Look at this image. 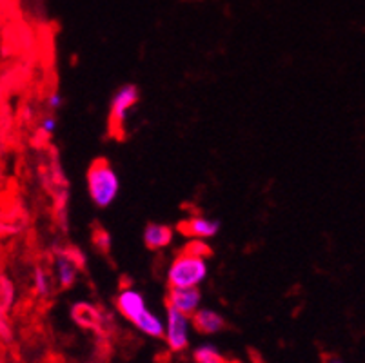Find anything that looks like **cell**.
<instances>
[{"label": "cell", "mask_w": 365, "mask_h": 363, "mask_svg": "<svg viewBox=\"0 0 365 363\" xmlns=\"http://www.w3.org/2000/svg\"><path fill=\"white\" fill-rule=\"evenodd\" d=\"M193 319L191 316L184 315L178 309H165V342L173 352H182L187 349L189 338H191Z\"/></svg>", "instance_id": "cell-4"}, {"label": "cell", "mask_w": 365, "mask_h": 363, "mask_svg": "<svg viewBox=\"0 0 365 363\" xmlns=\"http://www.w3.org/2000/svg\"><path fill=\"white\" fill-rule=\"evenodd\" d=\"M165 305L193 316L200 309V291L197 287H169Z\"/></svg>", "instance_id": "cell-5"}, {"label": "cell", "mask_w": 365, "mask_h": 363, "mask_svg": "<svg viewBox=\"0 0 365 363\" xmlns=\"http://www.w3.org/2000/svg\"><path fill=\"white\" fill-rule=\"evenodd\" d=\"M71 316L76 324L84 329H101L102 325V315L95 305L91 304H76L73 305Z\"/></svg>", "instance_id": "cell-11"}, {"label": "cell", "mask_w": 365, "mask_h": 363, "mask_svg": "<svg viewBox=\"0 0 365 363\" xmlns=\"http://www.w3.org/2000/svg\"><path fill=\"white\" fill-rule=\"evenodd\" d=\"M207 275V264L204 256L184 251L173 260L169 269V287H197Z\"/></svg>", "instance_id": "cell-2"}, {"label": "cell", "mask_w": 365, "mask_h": 363, "mask_svg": "<svg viewBox=\"0 0 365 363\" xmlns=\"http://www.w3.org/2000/svg\"><path fill=\"white\" fill-rule=\"evenodd\" d=\"M93 244H95V247H97L98 251L104 252V255H108L109 249H111V240H109V235L102 227H97L95 229V232H93Z\"/></svg>", "instance_id": "cell-15"}, {"label": "cell", "mask_w": 365, "mask_h": 363, "mask_svg": "<svg viewBox=\"0 0 365 363\" xmlns=\"http://www.w3.org/2000/svg\"><path fill=\"white\" fill-rule=\"evenodd\" d=\"M88 189L91 200L98 208H108L115 202L120 189V182L106 158H97L88 169Z\"/></svg>", "instance_id": "cell-1"}, {"label": "cell", "mask_w": 365, "mask_h": 363, "mask_svg": "<svg viewBox=\"0 0 365 363\" xmlns=\"http://www.w3.org/2000/svg\"><path fill=\"white\" fill-rule=\"evenodd\" d=\"M55 128H56L55 116H46V118L41 122V133L44 136H51L53 133H55Z\"/></svg>", "instance_id": "cell-17"}, {"label": "cell", "mask_w": 365, "mask_h": 363, "mask_svg": "<svg viewBox=\"0 0 365 363\" xmlns=\"http://www.w3.org/2000/svg\"><path fill=\"white\" fill-rule=\"evenodd\" d=\"M117 309L120 311V315L124 318H128L129 322L137 318L140 312H144L145 309V300L144 296L140 295L135 289H122L120 295L117 296Z\"/></svg>", "instance_id": "cell-8"}, {"label": "cell", "mask_w": 365, "mask_h": 363, "mask_svg": "<svg viewBox=\"0 0 365 363\" xmlns=\"http://www.w3.org/2000/svg\"><path fill=\"white\" fill-rule=\"evenodd\" d=\"M193 358L197 363H229L222 356V352L217 347H213V345H200V347H197L193 352Z\"/></svg>", "instance_id": "cell-13"}, {"label": "cell", "mask_w": 365, "mask_h": 363, "mask_svg": "<svg viewBox=\"0 0 365 363\" xmlns=\"http://www.w3.org/2000/svg\"><path fill=\"white\" fill-rule=\"evenodd\" d=\"M140 95L138 89L133 84H125L115 93L111 100V109H109V135L113 138L122 140L125 135V116L128 111L137 104Z\"/></svg>", "instance_id": "cell-3"}, {"label": "cell", "mask_w": 365, "mask_h": 363, "mask_svg": "<svg viewBox=\"0 0 365 363\" xmlns=\"http://www.w3.org/2000/svg\"><path fill=\"white\" fill-rule=\"evenodd\" d=\"M177 229L185 238H211L220 231V222L204 218V216H191L178 222Z\"/></svg>", "instance_id": "cell-6"}, {"label": "cell", "mask_w": 365, "mask_h": 363, "mask_svg": "<svg viewBox=\"0 0 365 363\" xmlns=\"http://www.w3.org/2000/svg\"><path fill=\"white\" fill-rule=\"evenodd\" d=\"M327 363H341V359L336 356H331V358H327Z\"/></svg>", "instance_id": "cell-19"}, {"label": "cell", "mask_w": 365, "mask_h": 363, "mask_svg": "<svg viewBox=\"0 0 365 363\" xmlns=\"http://www.w3.org/2000/svg\"><path fill=\"white\" fill-rule=\"evenodd\" d=\"M62 106V96L58 93L49 96V109H58Z\"/></svg>", "instance_id": "cell-18"}, {"label": "cell", "mask_w": 365, "mask_h": 363, "mask_svg": "<svg viewBox=\"0 0 365 363\" xmlns=\"http://www.w3.org/2000/svg\"><path fill=\"white\" fill-rule=\"evenodd\" d=\"M76 255H78V252L71 255V251H61L56 255V282L61 284V287H71L73 282H75L76 272H78V269H81L82 265V260Z\"/></svg>", "instance_id": "cell-7"}, {"label": "cell", "mask_w": 365, "mask_h": 363, "mask_svg": "<svg viewBox=\"0 0 365 363\" xmlns=\"http://www.w3.org/2000/svg\"><path fill=\"white\" fill-rule=\"evenodd\" d=\"M138 331H142L144 334L151 336V338H164L165 334V322H162L155 312H151L149 309H145L144 312L137 316V318L131 322Z\"/></svg>", "instance_id": "cell-10"}, {"label": "cell", "mask_w": 365, "mask_h": 363, "mask_svg": "<svg viewBox=\"0 0 365 363\" xmlns=\"http://www.w3.org/2000/svg\"><path fill=\"white\" fill-rule=\"evenodd\" d=\"M0 296H2V312L8 311L9 305L13 304V296H15V287L6 276H2V284H0Z\"/></svg>", "instance_id": "cell-14"}, {"label": "cell", "mask_w": 365, "mask_h": 363, "mask_svg": "<svg viewBox=\"0 0 365 363\" xmlns=\"http://www.w3.org/2000/svg\"><path fill=\"white\" fill-rule=\"evenodd\" d=\"M35 287L36 292L41 296H46L49 292V278L46 275L44 267H36L35 269Z\"/></svg>", "instance_id": "cell-16"}, {"label": "cell", "mask_w": 365, "mask_h": 363, "mask_svg": "<svg viewBox=\"0 0 365 363\" xmlns=\"http://www.w3.org/2000/svg\"><path fill=\"white\" fill-rule=\"evenodd\" d=\"M173 240V229L162 224H149L144 231V244L148 245L151 251H158V249L165 247L171 244Z\"/></svg>", "instance_id": "cell-12"}, {"label": "cell", "mask_w": 365, "mask_h": 363, "mask_svg": "<svg viewBox=\"0 0 365 363\" xmlns=\"http://www.w3.org/2000/svg\"><path fill=\"white\" fill-rule=\"evenodd\" d=\"M191 319H193V329L200 334H217L225 329V319L211 309H198Z\"/></svg>", "instance_id": "cell-9"}]
</instances>
